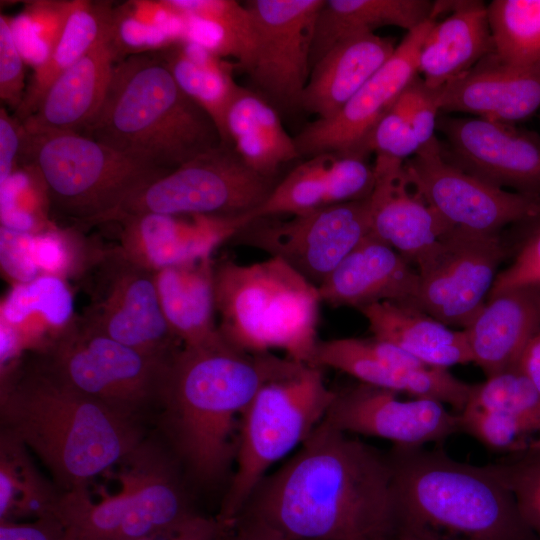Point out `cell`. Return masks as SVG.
Masks as SVG:
<instances>
[{"mask_svg": "<svg viewBox=\"0 0 540 540\" xmlns=\"http://www.w3.org/2000/svg\"><path fill=\"white\" fill-rule=\"evenodd\" d=\"M216 540H286L263 522L239 517L233 525L222 528Z\"/></svg>", "mask_w": 540, "mask_h": 540, "instance_id": "55", "label": "cell"}, {"mask_svg": "<svg viewBox=\"0 0 540 540\" xmlns=\"http://www.w3.org/2000/svg\"><path fill=\"white\" fill-rule=\"evenodd\" d=\"M120 490L91 500L86 488L61 492L53 517L66 540H137L186 526L196 512L173 459L141 442L122 462Z\"/></svg>", "mask_w": 540, "mask_h": 540, "instance_id": "8", "label": "cell"}, {"mask_svg": "<svg viewBox=\"0 0 540 540\" xmlns=\"http://www.w3.org/2000/svg\"><path fill=\"white\" fill-rule=\"evenodd\" d=\"M396 102L407 116L420 148L437 138L435 131L440 111L437 90L429 88L417 75Z\"/></svg>", "mask_w": 540, "mask_h": 540, "instance_id": "48", "label": "cell"}, {"mask_svg": "<svg viewBox=\"0 0 540 540\" xmlns=\"http://www.w3.org/2000/svg\"><path fill=\"white\" fill-rule=\"evenodd\" d=\"M19 163L39 175L50 210L78 228L108 223L125 202L171 171L72 132L24 130Z\"/></svg>", "mask_w": 540, "mask_h": 540, "instance_id": "7", "label": "cell"}, {"mask_svg": "<svg viewBox=\"0 0 540 540\" xmlns=\"http://www.w3.org/2000/svg\"><path fill=\"white\" fill-rule=\"evenodd\" d=\"M484 466L512 493L523 520L540 539V448L529 447Z\"/></svg>", "mask_w": 540, "mask_h": 540, "instance_id": "42", "label": "cell"}, {"mask_svg": "<svg viewBox=\"0 0 540 540\" xmlns=\"http://www.w3.org/2000/svg\"><path fill=\"white\" fill-rule=\"evenodd\" d=\"M409 183L453 229L501 235L540 212V198L492 186L447 162L436 138L404 162Z\"/></svg>", "mask_w": 540, "mask_h": 540, "instance_id": "14", "label": "cell"}, {"mask_svg": "<svg viewBox=\"0 0 540 540\" xmlns=\"http://www.w3.org/2000/svg\"><path fill=\"white\" fill-rule=\"evenodd\" d=\"M84 271L90 302L81 317L91 327L153 356L177 354L182 347L177 349L180 341L162 313L155 272L131 261L118 246L94 251Z\"/></svg>", "mask_w": 540, "mask_h": 540, "instance_id": "12", "label": "cell"}, {"mask_svg": "<svg viewBox=\"0 0 540 540\" xmlns=\"http://www.w3.org/2000/svg\"><path fill=\"white\" fill-rule=\"evenodd\" d=\"M519 226L524 231L515 258L498 273L488 298L514 287L540 284V212Z\"/></svg>", "mask_w": 540, "mask_h": 540, "instance_id": "47", "label": "cell"}, {"mask_svg": "<svg viewBox=\"0 0 540 540\" xmlns=\"http://www.w3.org/2000/svg\"><path fill=\"white\" fill-rule=\"evenodd\" d=\"M156 53L183 92L212 118L223 143L231 146L226 134V116L242 89L233 78L235 66L188 40Z\"/></svg>", "mask_w": 540, "mask_h": 540, "instance_id": "33", "label": "cell"}, {"mask_svg": "<svg viewBox=\"0 0 540 540\" xmlns=\"http://www.w3.org/2000/svg\"><path fill=\"white\" fill-rule=\"evenodd\" d=\"M325 0H249L254 50L246 71L268 102L300 108L318 13Z\"/></svg>", "mask_w": 540, "mask_h": 540, "instance_id": "16", "label": "cell"}, {"mask_svg": "<svg viewBox=\"0 0 540 540\" xmlns=\"http://www.w3.org/2000/svg\"><path fill=\"white\" fill-rule=\"evenodd\" d=\"M313 365L342 371L358 382L447 404L456 413L463 411L473 388L448 369L418 368L422 363L417 358L373 336L320 340Z\"/></svg>", "mask_w": 540, "mask_h": 540, "instance_id": "20", "label": "cell"}, {"mask_svg": "<svg viewBox=\"0 0 540 540\" xmlns=\"http://www.w3.org/2000/svg\"><path fill=\"white\" fill-rule=\"evenodd\" d=\"M61 491L44 479L17 439L1 432L0 522L52 516Z\"/></svg>", "mask_w": 540, "mask_h": 540, "instance_id": "36", "label": "cell"}, {"mask_svg": "<svg viewBox=\"0 0 540 540\" xmlns=\"http://www.w3.org/2000/svg\"><path fill=\"white\" fill-rule=\"evenodd\" d=\"M334 392L325 420L348 434L423 447L461 431L459 414L435 400H401L399 393L362 382Z\"/></svg>", "mask_w": 540, "mask_h": 540, "instance_id": "19", "label": "cell"}, {"mask_svg": "<svg viewBox=\"0 0 540 540\" xmlns=\"http://www.w3.org/2000/svg\"><path fill=\"white\" fill-rule=\"evenodd\" d=\"M359 311L373 337L399 347L427 366L448 369L472 362L464 330L454 331L414 305L382 301Z\"/></svg>", "mask_w": 540, "mask_h": 540, "instance_id": "30", "label": "cell"}, {"mask_svg": "<svg viewBox=\"0 0 540 540\" xmlns=\"http://www.w3.org/2000/svg\"><path fill=\"white\" fill-rule=\"evenodd\" d=\"M239 517L263 522L286 540L391 536L394 491L389 453L324 418L293 456L262 479Z\"/></svg>", "mask_w": 540, "mask_h": 540, "instance_id": "1", "label": "cell"}, {"mask_svg": "<svg viewBox=\"0 0 540 540\" xmlns=\"http://www.w3.org/2000/svg\"><path fill=\"white\" fill-rule=\"evenodd\" d=\"M113 8L110 2L72 1L66 23L50 56L34 69L23 101L14 113L20 123L37 111L56 79L108 33Z\"/></svg>", "mask_w": 540, "mask_h": 540, "instance_id": "34", "label": "cell"}, {"mask_svg": "<svg viewBox=\"0 0 540 540\" xmlns=\"http://www.w3.org/2000/svg\"><path fill=\"white\" fill-rule=\"evenodd\" d=\"M303 363L241 351L225 340L182 348L161 392V425L174 458L195 483L214 485L234 462L240 418L269 381Z\"/></svg>", "mask_w": 540, "mask_h": 540, "instance_id": "2", "label": "cell"}, {"mask_svg": "<svg viewBox=\"0 0 540 540\" xmlns=\"http://www.w3.org/2000/svg\"><path fill=\"white\" fill-rule=\"evenodd\" d=\"M435 21L427 20L407 32L390 58L337 114L304 127L294 137L299 155L343 153L365 158L363 149L372 129L419 74L421 47Z\"/></svg>", "mask_w": 540, "mask_h": 540, "instance_id": "18", "label": "cell"}, {"mask_svg": "<svg viewBox=\"0 0 540 540\" xmlns=\"http://www.w3.org/2000/svg\"><path fill=\"white\" fill-rule=\"evenodd\" d=\"M433 12L430 0H325L315 24L311 69L329 48L347 37L374 33L384 26L409 32L435 19Z\"/></svg>", "mask_w": 540, "mask_h": 540, "instance_id": "32", "label": "cell"}, {"mask_svg": "<svg viewBox=\"0 0 540 540\" xmlns=\"http://www.w3.org/2000/svg\"><path fill=\"white\" fill-rule=\"evenodd\" d=\"M444 159L492 186L540 198V136L508 123L443 116Z\"/></svg>", "mask_w": 540, "mask_h": 540, "instance_id": "17", "label": "cell"}, {"mask_svg": "<svg viewBox=\"0 0 540 540\" xmlns=\"http://www.w3.org/2000/svg\"><path fill=\"white\" fill-rule=\"evenodd\" d=\"M82 135L166 170L225 145L156 52L115 64L103 104Z\"/></svg>", "mask_w": 540, "mask_h": 540, "instance_id": "5", "label": "cell"}, {"mask_svg": "<svg viewBox=\"0 0 540 540\" xmlns=\"http://www.w3.org/2000/svg\"><path fill=\"white\" fill-rule=\"evenodd\" d=\"M186 19V39L214 55L233 57L248 70L254 50V28L245 4L233 0H171Z\"/></svg>", "mask_w": 540, "mask_h": 540, "instance_id": "35", "label": "cell"}, {"mask_svg": "<svg viewBox=\"0 0 540 540\" xmlns=\"http://www.w3.org/2000/svg\"><path fill=\"white\" fill-rule=\"evenodd\" d=\"M463 330L472 362L486 378L517 367L525 346L540 330V284L514 287L488 298Z\"/></svg>", "mask_w": 540, "mask_h": 540, "instance_id": "25", "label": "cell"}, {"mask_svg": "<svg viewBox=\"0 0 540 540\" xmlns=\"http://www.w3.org/2000/svg\"><path fill=\"white\" fill-rule=\"evenodd\" d=\"M226 134L243 162L267 178L273 179L283 164L300 157L273 105L243 87L228 110Z\"/></svg>", "mask_w": 540, "mask_h": 540, "instance_id": "31", "label": "cell"}, {"mask_svg": "<svg viewBox=\"0 0 540 540\" xmlns=\"http://www.w3.org/2000/svg\"><path fill=\"white\" fill-rule=\"evenodd\" d=\"M43 185L30 166L19 167L1 183V227L31 234L44 231L41 229L43 203L48 202V198L45 188L38 189Z\"/></svg>", "mask_w": 540, "mask_h": 540, "instance_id": "43", "label": "cell"}, {"mask_svg": "<svg viewBox=\"0 0 540 540\" xmlns=\"http://www.w3.org/2000/svg\"><path fill=\"white\" fill-rule=\"evenodd\" d=\"M34 315L55 334L71 322L73 298L63 278L41 274L28 283L14 285L1 304V321L16 329Z\"/></svg>", "mask_w": 540, "mask_h": 540, "instance_id": "38", "label": "cell"}, {"mask_svg": "<svg viewBox=\"0 0 540 540\" xmlns=\"http://www.w3.org/2000/svg\"><path fill=\"white\" fill-rule=\"evenodd\" d=\"M273 179L249 168L232 146L204 153L153 181L111 217L164 215L240 216L253 213L272 192Z\"/></svg>", "mask_w": 540, "mask_h": 540, "instance_id": "11", "label": "cell"}, {"mask_svg": "<svg viewBox=\"0 0 540 540\" xmlns=\"http://www.w3.org/2000/svg\"><path fill=\"white\" fill-rule=\"evenodd\" d=\"M378 540H410V539L403 538V537L396 536V535H391V536H388V537L380 538Z\"/></svg>", "mask_w": 540, "mask_h": 540, "instance_id": "58", "label": "cell"}, {"mask_svg": "<svg viewBox=\"0 0 540 540\" xmlns=\"http://www.w3.org/2000/svg\"><path fill=\"white\" fill-rule=\"evenodd\" d=\"M443 12L450 14L435 21L419 55L418 71L433 90L459 78L495 51L487 4L473 0L434 1V18Z\"/></svg>", "mask_w": 540, "mask_h": 540, "instance_id": "27", "label": "cell"}, {"mask_svg": "<svg viewBox=\"0 0 540 540\" xmlns=\"http://www.w3.org/2000/svg\"><path fill=\"white\" fill-rule=\"evenodd\" d=\"M420 150V144L407 119L395 102L369 134L363 153L370 152L400 161H407Z\"/></svg>", "mask_w": 540, "mask_h": 540, "instance_id": "46", "label": "cell"}, {"mask_svg": "<svg viewBox=\"0 0 540 540\" xmlns=\"http://www.w3.org/2000/svg\"><path fill=\"white\" fill-rule=\"evenodd\" d=\"M2 432L33 452L61 492L86 488L142 442L136 420L81 393L45 362L4 376Z\"/></svg>", "mask_w": 540, "mask_h": 540, "instance_id": "3", "label": "cell"}, {"mask_svg": "<svg viewBox=\"0 0 540 540\" xmlns=\"http://www.w3.org/2000/svg\"><path fill=\"white\" fill-rule=\"evenodd\" d=\"M253 218L240 216L124 215L118 247L131 261L152 271L211 256L216 247L229 241Z\"/></svg>", "mask_w": 540, "mask_h": 540, "instance_id": "21", "label": "cell"}, {"mask_svg": "<svg viewBox=\"0 0 540 540\" xmlns=\"http://www.w3.org/2000/svg\"><path fill=\"white\" fill-rule=\"evenodd\" d=\"M32 237L31 233L0 229L1 268L15 285L28 283L41 275L33 255Z\"/></svg>", "mask_w": 540, "mask_h": 540, "instance_id": "50", "label": "cell"}, {"mask_svg": "<svg viewBox=\"0 0 540 540\" xmlns=\"http://www.w3.org/2000/svg\"><path fill=\"white\" fill-rule=\"evenodd\" d=\"M420 276L398 252L371 233L318 287L321 303L360 310L395 301L414 305Z\"/></svg>", "mask_w": 540, "mask_h": 540, "instance_id": "24", "label": "cell"}, {"mask_svg": "<svg viewBox=\"0 0 540 540\" xmlns=\"http://www.w3.org/2000/svg\"><path fill=\"white\" fill-rule=\"evenodd\" d=\"M394 40L375 33L347 37L329 48L313 65L300 108L317 119L337 114L390 58Z\"/></svg>", "mask_w": 540, "mask_h": 540, "instance_id": "28", "label": "cell"}, {"mask_svg": "<svg viewBox=\"0 0 540 540\" xmlns=\"http://www.w3.org/2000/svg\"><path fill=\"white\" fill-rule=\"evenodd\" d=\"M21 343V336L16 328L1 321V368L12 360Z\"/></svg>", "mask_w": 540, "mask_h": 540, "instance_id": "57", "label": "cell"}, {"mask_svg": "<svg viewBox=\"0 0 540 540\" xmlns=\"http://www.w3.org/2000/svg\"><path fill=\"white\" fill-rule=\"evenodd\" d=\"M393 470V535L410 540H540L512 493L483 466L444 451L398 447Z\"/></svg>", "mask_w": 540, "mask_h": 540, "instance_id": "4", "label": "cell"}, {"mask_svg": "<svg viewBox=\"0 0 540 540\" xmlns=\"http://www.w3.org/2000/svg\"><path fill=\"white\" fill-rule=\"evenodd\" d=\"M25 62L13 39L9 18L0 15V98L14 110L20 107L27 85L25 84Z\"/></svg>", "mask_w": 540, "mask_h": 540, "instance_id": "49", "label": "cell"}, {"mask_svg": "<svg viewBox=\"0 0 540 540\" xmlns=\"http://www.w3.org/2000/svg\"><path fill=\"white\" fill-rule=\"evenodd\" d=\"M487 14L495 53L502 61H540V0H493Z\"/></svg>", "mask_w": 540, "mask_h": 540, "instance_id": "37", "label": "cell"}, {"mask_svg": "<svg viewBox=\"0 0 540 540\" xmlns=\"http://www.w3.org/2000/svg\"><path fill=\"white\" fill-rule=\"evenodd\" d=\"M334 393L322 368L307 364L258 391L240 418L236 467L217 517L222 528L234 524L268 470L324 420Z\"/></svg>", "mask_w": 540, "mask_h": 540, "instance_id": "9", "label": "cell"}, {"mask_svg": "<svg viewBox=\"0 0 540 540\" xmlns=\"http://www.w3.org/2000/svg\"><path fill=\"white\" fill-rule=\"evenodd\" d=\"M466 406L507 415L540 436V394L517 367L473 384Z\"/></svg>", "mask_w": 540, "mask_h": 540, "instance_id": "40", "label": "cell"}, {"mask_svg": "<svg viewBox=\"0 0 540 540\" xmlns=\"http://www.w3.org/2000/svg\"><path fill=\"white\" fill-rule=\"evenodd\" d=\"M32 249L35 262L41 274L63 278L75 268L76 254L73 253L68 236L58 230L46 229L34 233Z\"/></svg>", "mask_w": 540, "mask_h": 540, "instance_id": "51", "label": "cell"}, {"mask_svg": "<svg viewBox=\"0 0 540 540\" xmlns=\"http://www.w3.org/2000/svg\"><path fill=\"white\" fill-rule=\"evenodd\" d=\"M109 41L118 62L132 55L157 52L177 43L165 30L135 18L126 3L113 8Z\"/></svg>", "mask_w": 540, "mask_h": 540, "instance_id": "45", "label": "cell"}, {"mask_svg": "<svg viewBox=\"0 0 540 540\" xmlns=\"http://www.w3.org/2000/svg\"><path fill=\"white\" fill-rule=\"evenodd\" d=\"M219 332L236 349L260 354L280 350L313 365L321 299L313 285L276 257L252 264L214 263Z\"/></svg>", "mask_w": 540, "mask_h": 540, "instance_id": "6", "label": "cell"}, {"mask_svg": "<svg viewBox=\"0 0 540 540\" xmlns=\"http://www.w3.org/2000/svg\"><path fill=\"white\" fill-rule=\"evenodd\" d=\"M370 232L368 197L292 215L287 220L258 218L231 241L283 260L319 287Z\"/></svg>", "mask_w": 540, "mask_h": 540, "instance_id": "13", "label": "cell"}, {"mask_svg": "<svg viewBox=\"0 0 540 540\" xmlns=\"http://www.w3.org/2000/svg\"><path fill=\"white\" fill-rule=\"evenodd\" d=\"M0 540H66L60 522L53 516L29 522L1 521Z\"/></svg>", "mask_w": 540, "mask_h": 540, "instance_id": "53", "label": "cell"}, {"mask_svg": "<svg viewBox=\"0 0 540 540\" xmlns=\"http://www.w3.org/2000/svg\"><path fill=\"white\" fill-rule=\"evenodd\" d=\"M23 126L9 115L6 108H0V184L7 180L19 166L23 142Z\"/></svg>", "mask_w": 540, "mask_h": 540, "instance_id": "52", "label": "cell"}, {"mask_svg": "<svg viewBox=\"0 0 540 540\" xmlns=\"http://www.w3.org/2000/svg\"><path fill=\"white\" fill-rule=\"evenodd\" d=\"M373 171L370 233L417 269L434 256L453 228L409 183L403 161L376 155Z\"/></svg>", "mask_w": 540, "mask_h": 540, "instance_id": "22", "label": "cell"}, {"mask_svg": "<svg viewBox=\"0 0 540 540\" xmlns=\"http://www.w3.org/2000/svg\"><path fill=\"white\" fill-rule=\"evenodd\" d=\"M440 111L512 123L540 107V61L513 65L494 52L468 72L437 90Z\"/></svg>", "mask_w": 540, "mask_h": 540, "instance_id": "23", "label": "cell"}, {"mask_svg": "<svg viewBox=\"0 0 540 540\" xmlns=\"http://www.w3.org/2000/svg\"><path fill=\"white\" fill-rule=\"evenodd\" d=\"M214 263L208 256L155 272L162 313L182 346H209L224 340L215 322Z\"/></svg>", "mask_w": 540, "mask_h": 540, "instance_id": "29", "label": "cell"}, {"mask_svg": "<svg viewBox=\"0 0 540 540\" xmlns=\"http://www.w3.org/2000/svg\"><path fill=\"white\" fill-rule=\"evenodd\" d=\"M117 62L108 31L56 79L37 111L22 122L24 130L82 134L103 104Z\"/></svg>", "mask_w": 540, "mask_h": 540, "instance_id": "26", "label": "cell"}, {"mask_svg": "<svg viewBox=\"0 0 540 540\" xmlns=\"http://www.w3.org/2000/svg\"><path fill=\"white\" fill-rule=\"evenodd\" d=\"M172 359L115 341L82 317L50 339L43 358L73 388L134 420L151 403L159 404Z\"/></svg>", "mask_w": 540, "mask_h": 540, "instance_id": "10", "label": "cell"}, {"mask_svg": "<svg viewBox=\"0 0 540 540\" xmlns=\"http://www.w3.org/2000/svg\"><path fill=\"white\" fill-rule=\"evenodd\" d=\"M332 153L309 157L277 183L251 216L253 220L277 215H298L328 206V170Z\"/></svg>", "mask_w": 540, "mask_h": 540, "instance_id": "39", "label": "cell"}, {"mask_svg": "<svg viewBox=\"0 0 540 540\" xmlns=\"http://www.w3.org/2000/svg\"><path fill=\"white\" fill-rule=\"evenodd\" d=\"M508 252L502 234L453 229L434 256L417 268L414 306L446 326L467 328L487 302Z\"/></svg>", "mask_w": 540, "mask_h": 540, "instance_id": "15", "label": "cell"}, {"mask_svg": "<svg viewBox=\"0 0 540 540\" xmlns=\"http://www.w3.org/2000/svg\"><path fill=\"white\" fill-rule=\"evenodd\" d=\"M221 530L217 519L203 516L186 526L162 531L137 540H216Z\"/></svg>", "mask_w": 540, "mask_h": 540, "instance_id": "54", "label": "cell"}, {"mask_svg": "<svg viewBox=\"0 0 540 540\" xmlns=\"http://www.w3.org/2000/svg\"><path fill=\"white\" fill-rule=\"evenodd\" d=\"M459 417L461 431L493 451L516 453L535 439L522 423L499 412L466 406Z\"/></svg>", "mask_w": 540, "mask_h": 540, "instance_id": "44", "label": "cell"}, {"mask_svg": "<svg viewBox=\"0 0 540 540\" xmlns=\"http://www.w3.org/2000/svg\"><path fill=\"white\" fill-rule=\"evenodd\" d=\"M72 1L28 2L9 25L15 44L25 62L34 69L50 56L66 23Z\"/></svg>", "mask_w": 540, "mask_h": 540, "instance_id": "41", "label": "cell"}, {"mask_svg": "<svg viewBox=\"0 0 540 540\" xmlns=\"http://www.w3.org/2000/svg\"><path fill=\"white\" fill-rule=\"evenodd\" d=\"M517 368L540 394V330L525 346L518 360Z\"/></svg>", "mask_w": 540, "mask_h": 540, "instance_id": "56", "label": "cell"}]
</instances>
